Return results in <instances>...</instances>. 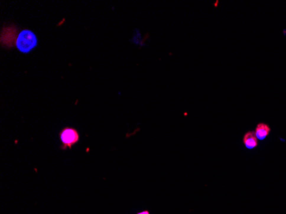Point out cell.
Segmentation results:
<instances>
[{
	"instance_id": "4",
	"label": "cell",
	"mask_w": 286,
	"mask_h": 214,
	"mask_svg": "<svg viewBox=\"0 0 286 214\" xmlns=\"http://www.w3.org/2000/svg\"><path fill=\"white\" fill-rule=\"evenodd\" d=\"M271 128L266 123H259L255 128L254 134L258 140H264L266 137L269 135Z\"/></svg>"
},
{
	"instance_id": "2",
	"label": "cell",
	"mask_w": 286,
	"mask_h": 214,
	"mask_svg": "<svg viewBox=\"0 0 286 214\" xmlns=\"http://www.w3.org/2000/svg\"><path fill=\"white\" fill-rule=\"evenodd\" d=\"M60 140L64 147H71L79 140V134L75 128H65L60 133Z\"/></svg>"
},
{
	"instance_id": "1",
	"label": "cell",
	"mask_w": 286,
	"mask_h": 214,
	"mask_svg": "<svg viewBox=\"0 0 286 214\" xmlns=\"http://www.w3.org/2000/svg\"><path fill=\"white\" fill-rule=\"evenodd\" d=\"M16 45L21 52L27 53L37 45V38L34 32L23 29L17 35Z\"/></svg>"
},
{
	"instance_id": "5",
	"label": "cell",
	"mask_w": 286,
	"mask_h": 214,
	"mask_svg": "<svg viewBox=\"0 0 286 214\" xmlns=\"http://www.w3.org/2000/svg\"><path fill=\"white\" fill-rule=\"evenodd\" d=\"M137 214H150V213H149V212H148V211H143V212H142V213H137Z\"/></svg>"
},
{
	"instance_id": "3",
	"label": "cell",
	"mask_w": 286,
	"mask_h": 214,
	"mask_svg": "<svg viewBox=\"0 0 286 214\" xmlns=\"http://www.w3.org/2000/svg\"><path fill=\"white\" fill-rule=\"evenodd\" d=\"M243 144L248 149H252L256 147L258 145V139L255 135L254 132L248 131L243 136Z\"/></svg>"
}]
</instances>
